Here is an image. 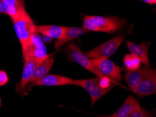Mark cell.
<instances>
[{"mask_svg":"<svg viewBox=\"0 0 156 117\" xmlns=\"http://www.w3.org/2000/svg\"><path fill=\"white\" fill-rule=\"evenodd\" d=\"M5 6L7 15L11 20L18 17L25 10L24 0H2Z\"/></svg>","mask_w":156,"mask_h":117,"instance_id":"cell-14","label":"cell"},{"mask_svg":"<svg viewBox=\"0 0 156 117\" xmlns=\"http://www.w3.org/2000/svg\"><path fill=\"white\" fill-rule=\"evenodd\" d=\"M151 68L146 67H140L137 70H125V79L128 85V87L132 92H134L136 87L141 83L145 76L148 73Z\"/></svg>","mask_w":156,"mask_h":117,"instance_id":"cell-11","label":"cell"},{"mask_svg":"<svg viewBox=\"0 0 156 117\" xmlns=\"http://www.w3.org/2000/svg\"><path fill=\"white\" fill-rule=\"evenodd\" d=\"M99 117H115V116H112V114L111 115H105V116H98Z\"/></svg>","mask_w":156,"mask_h":117,"instance_id":"cell-23","label":"cell"},{"mask_svg":"<svg viewBox=\"0 0 156 117\" xmlns=\"http://www.w3.org/2000/svg\"><path fill=\"white\" fill-rule=\"evenodd\" d=\"M150 42H144L142 44H134L132 42H127V46L132 55L137 58L145 66L149 67L150 62L148 59V48Z\"/></svg>","mask_w":156,"mask_h":117,"instance_id":"cell-12","label":"cell"},{"mask_svg":"<svg viewBox=\"0 0 156 117\" xmlns=\"http://www.w3.org/2000/svg\"><path fill=\"white\" fill-rule=\"evenodd\" d=\"M65 28L59 25H36V33L57 40L62 37Z\"/></svg>","mask_w":156,"mask_h":117,"instance_id":"cell-15","label":"cell"},{"mask_svg":"<svg viewBox=\"0 0 156 117\" xmlns=\"http://www.w3.org/2000/svg\"><path fill=\"white\" fill-rule=\"evenodd\" d=\"M72 85L78 86L86 90L90 96L91 104L93 105L99 99L109 92L115 85L120 84L113 82L107 76H97L93 79L73 80Z\"/></svg>","mask_w":156,"mask_h":117,"instance_id":"cell-1","label":"cell"},{"mask_svg":"<svg viewBox=\"0 0 156 117\" xmlns=\"http://www.w3.org/2000/svg\"><path fill=\"white\" fill-rule=\"evenodd\" d=\"M123 63L127 70H135L141 67V61L131 53L125 55L123 58Z\"/></svg>","mask_w":156,"mask_h":117,"instance_id":"cell-18","label":"cell"},{"mask_svg":"<svg viewBox=\"0 0 156 117\" xmlns=\"http://www.w3.org/2000/svg\"><path fill=\"white\" fill-rule=\"evenodd\" d=\"M65 52L70 60L80 64L83 68L93 73L98 77L106 76L98 70V69L92 63L90 59L87 58L74 43H70L68 44L65 48Z\"/></svg>","mask_w":156,"mask_h":117,"instance_id":"cell-5","label":"cell"},{"mask_svg":"<svg viewBox=\"0 0 156 117\" xmlns=\"http://www.w3.org/2000/svg\"><path fill=\"white\" fill-rule=\"evenodd\" d=\"M53 56H52L50 58L46 59L44 63H42L40 65L37 67V68L36 69V70L34 71V75H32L29 83H31L36 82L37 80L43 77L44 76L48 75V71L51 70L52 68H53L54 59H55Z\"/></svg>","mask_w":156,"mask_h":117,"instance_id":"cell-17","label":"cell"},{"mask_svg":"<svg viewBox=\"0 0 156 117\" xmlns=\"http://www.w3.org/2000/svg\"><path fill=\"white\" fill-rule=\"evenodd\" d=\"M2 106V99L0 98V107Z\"/></svg>","mask_w":156,"mask_h":117,"instance_id":"cell-24","label":"cell"},{"mask_svg":"<svg viewBox=\"0 0 156 117\" xmlns=\"http://www.w3.org/2000/svg\"><path fill=\"white\" fill-rule=\"evenodd\" d=\"M6 14V10L5 8V6H4V4L3 3V2L2 0H0V14Z\"/></svg>","mask_w":156,"mask_h":117,"instance_id":"cell-21","label":"cell"},{"mask_svg":"<svg viewBox=\"0 0 156 117\" xmlns=\"http://www.w3.org/2000/svg\"><path fill=\"white\" fill-rule=\"evenodd\" d=\"M90 60L100 72L111 79L113 82L119 83L122 80L121 72L124 69L117 66L111 60L100 58L90 59Z\"/></svg>","mask_w":156,"mask_h":117,"instance_id":"cell-6","label":"cell"},{"mask_svg":"<svg viewBox=\"0 0 156 117\" xmlns=\"http://www.w3.org/2000/svg\"><path fill=\"white\" fill-rule=\"evenodd\" d=\"M9 77L6 72L4 71L0 70V86L5 85L8 82Z\"/></svg>","mask_w":156,"mask_h":117,"instance_id":"cell-20","label":"cell"},{"mask_svg":"<svg viewBox=\"0 0 156 117\" xmlns=\"http://www.w3.org/2000/svg\"><path fill=\"white\" fill-rule=\"evenodd\" d=\"M89 31L85 29L83 27H66L65 32H64L62 37L59 39H57L55 42V49H60L67 43L69 42L72 40L76 39V38L81 37V35L88 32Z\"/></svg>","mask_w":156,"mask_h":117,"instance_id":"cell-13","label":"cell"},{"mask_svg":"<svg viewBox=\"0 0 156 117\" xmlns=\"http://www.w3.org/2000/svg\"><path fill=\"white\" fill-rule=\"evenodd\" d=\"M129 117H151V114L149 112H146L139 105L135 109Z\"/></svg>","mask_w":156,"mask_h":117,"instance_id":"cell-19","label":"cell"},{"mask_svg":"<svg viewBox=\"0 0 156 117\" xmlns=\"http://www.w3.org/2000/svg\"><path fill=\"white\" fill-rule=\"evenodd\" d=\"M126 24L125 19L113 16H86L83 18V27L93 32L113 33L122 29Z\"/></svg>","mask_w":156,"mask_h":117,"instance_id":"cell-2","label":"cell"},{"mask_svg":"<svg viewBox=\"0 0 156 117\" xmlns=\"http://www.w3.org/2000/svg\"><path fill=\"white\" fill-rule=\"evenodd\" d=\"M23 58H42L46 56L47 50L45 46L42 38L38 33H34L27 44L22 49Z\"/></svg>","mask_w":156,"mask_h":117,"instance_id":"cell-8","label":"cell"},{"mask_svg":"<svg viewBox=\"0 0 156 117\" xmlns=\"http://www.w3.org/2000/svg\"><path fill=\"white\" fill-rule=\"evenodd\" d=\"M12 22L16 35L22 49H23L27 44L32 36L36 33V25L27 11H25L15 19H13Z\"/></svg>","mask_w":156,"mask_h":117,"instance_id":"cell-3","label":"cell"},{"mask_svg":"<svg viewBox=\"0 0 156 117\" xmlns=\"http://www.w3.org/2000/svg\"><path fill=\"white\" fill-rule=\"evenodd\" d=\"M125 35L117 36L105 42L104 44H101L100 46L94 48L90 51H87L85 55L90 59L109 58L119 49V48L125 40Z\"/></svg>","mask_w":156,"mask_h":117,"instance_id":"cell-4","label":"cell"},{"mask_svg":"<svg viewBox=\"0 0 156 117\" xmlns=\"http://www.w3.org/2000/svg\"><path fill=\"white\" fill-rule=\"evenodd\" d=\"M155 92L156 71L155 69L151 68L150 71L136 87L134 93L139 97H144L148 95L155 94Z\"/></svg>","mask_w":156,"mask_h":117,"instance_id":"cell-9","label":"cell"},{"mask_svg":"<svg viewBox=\"0 0 156 117\" xmlns=\"http://www.w3.org/2000/svg\"><path fill=\"white\" fill-rule=\"evenodd\" d=\"M139 105L140 104L137 100L134 97L129 95L125 100L122 105L112 115L115 117H129Z\"/></svg>","mask_w":156,"mask_h":117,"instance_id":"cell-16","label":"cell"},{"mask_svg":"<svg viewBox=\"0 0 156 117\" xmlns=\"http://www.w3.org/2000/svg\"><path fill=\"white\" fill-rule=\"evenodd\" d=\"M54 54L55 53L48 54L46 56L42 57V58H29L25 59L24 68H23L22 77H21L20 85L18 87V92L20 93L24 91L26 86L30 82L37 67L40 65L42 63H44L46 59L53 56Z\"/></svg>","mask_w":156,"mask_h":117,"instance_id":"cell-7","label":"cell"},{"mask_svg":"<svg viewBox=\"0 0 156 117\" xmlns=\"http://www.w3.org/2000/svg\"><path fill=\"white\" fill-rule=\"evenodd\" d=\"M73 80L69 77L56 75H46L36 82L30 83V86H57L72 84Z\"/></svg>","mask_w":156,"mask_h":117,"instance_id":"cell-10","label":"cell"},{"mask_svg":"<svg viewBox=\"0 0 156 117\" xmlns=\"http://www.w3.org/2000/svg\"><path fill=\"white\" fill-rule=\"evenodd\" d=\"M143 1L149 4H155L156 3V0H143Z\"/></svg>","mask_w":156,"mask_h":117,"instance_id":"cell-22","label":"cell"}]
</instances>
